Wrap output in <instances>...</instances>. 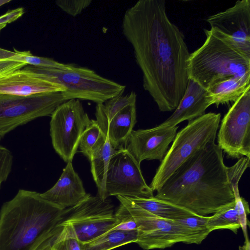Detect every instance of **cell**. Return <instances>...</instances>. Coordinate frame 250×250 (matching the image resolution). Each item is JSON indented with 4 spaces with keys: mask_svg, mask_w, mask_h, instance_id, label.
<instances>
[{
    "mask_svg": "<svg viewBox=\"0 0 250 250\" xmlns=\"http://www.w3.org/2000/svg\"><path fill=\"white\" fill-rule=\"evenodd\" d=\"M122 32L160 111L174 110L186 89L190 56L185 36L168 17L163 0H140L125 13Z\"/></svg>",
    "mask_w": 250,
    "mask_h": 250,
    "instance_id": "obj_1",
    "label": "cell"
},
{
    "mask_svg": "<svg viewBox=\"0 0 250 250\" xmlns=\"http://www.w3.org/2000/svg\"><path fill=\"white\" fill-rule=\"evenodd\" d=\"M223 151L211 142L184 162L155 197L194 213L213 214L234 202Z\"/></svg>",
    "mask_w": 250,
    "mask_h": 250,
    "instance_id": "obj_2",
    "label": "cell"
},
{
    "mask_svg": "<svg viewBox=\"0 0 250 250\" xmlns=\"http://www.w3.org/2000/svg\"><path fill=\"white\" fill-rule=\"evenodd\" d=\"M66 208L20 189L0 210V250H39L58 230Z\"/></svg>",
    "mask_w": 250,
    "mask_h": 250,
    "instance_id": "obj_3",
    "label": "cell"
},
{
    "mask_svg": "<svg viewBox=\"0 0 250 250\" xmlns=\"http://www.w3.org/2000/svg\"><path fill=\"white\" fill-rule=\"evenodd\" d=\"M203 44L190 54L187 70L189 79L208 89L223 80L235 77L250 82V59L210 29H204Z\"/></svg>",
    "mask_w": 250,
    "mask_h": 250,
    "instance_id": "obj_4",
    "label": "cell"
},
{
    "mask_svg": "<svg viewBox=\"0 0 250 250\" xmlns=\"http://www.w3.org/2000/svg\"><path fill=\"white\" fill-rule=\"evenodd\" d=\"M23 68L61 85L64 89L62 92L66 101L77 99L101 104L124 93L125 88V85L103 77L92 69L73 63H66L62 69L30 65Z\"/></svg>",
    "mask_w": 250,
    "mask_h": 250,
    "instance_id": "obj_5",
    "label": "cell"
},
{
    "mask_svg": "<svg viewBox=\"0 0 250 250\" xmlns=\"http://www.w3.org/2000/svg\"><path fill=\"white\" fill-rule=\"evenodd\" d=\"M221 116L220 113H205L188 122L185 127L177 132L149 186L153 191H158L189 157L210 143L215 142Z\"/></svg>",
    "mask_w": 250,
    "mask_h": 250,
    "instance_id": "obj_6",
    "label": "cell"
},
{
    "mask_svg": "<svg viewBox=\"0 0 250 250\" xmlns=\"http://www.w3.org/2000/svg\"><path fill=\"white\" fill-rule=\"evenodd\" d=\"M137 226V243L146 250L163 249L182 242L200 244L203 240L176 220L158 217L138 206L127 197L117 195Z\"/></svg>",
    "mask_w": 250,
    "mask_h": 250,
    "instance_id": "obj_7",
    "label": "cell"
},
{
    "mask_svg": "<svg viewBox=\"0 0 250 250\" xmlns=\"http://www.w3.org/2000/svg\"><path fill=\"white\" fill-rule=\"evenodd\" d=\"M62 224L71 225L79 240L85 243L112 229L119 222L110 200L87 193L75 206L66 208Z\"/></svg>",
    "mask_w": 250,
    "mask_h": 250,
    "instance_id": "obj_8",
    "label": "cell"
},
{
    "mask_svg": "<svg viewBox=\"0 0 250 250\" xmlns=\"http://www.w3.org/2000/svg\"><path fill=\"white\" fill-rule=\"evenodd\" d=\"M65 101L61 91L27 96L0 94V137L37 118L51 115Z\"/></svg>",
    "mask_w": 250,
    "mask_h": 250,
    "instance_id": "obj_9",
    "label": "cell"
},
{
    "mask_svg": "<svg viewBox=\"0 0 250 250\" xmlns=\"http://www.w3.org/2000/svg\"><path fill=\"white\" fill-rule=\"evenodd\" d=\"M90 121L80 100L60 104L51 115L50 133L55 151L66 163L72 162L81 136Z\"/></svg>",
    "mask_w": 250,
    "mask_h": 250,
    "instance_id": "obj_10",
    "label": "cell"
},
{
    "mask_svg": "<svg viewBox=\"0 0 250 250\" xmlns=\"http://www.w3.org/2000/svg\"><path fill=\"white\" fill-rule=\"evenodd\" d=\"M113 195L131 198L154 196L143 176L140 164L125 147L116 149L112 155L106 174L104 199Z\"/></svg>",
    "mask_w": 250,
    "mask_h": 250,
    "instance_id": "obj_11",
    "label": "cell"
},
{
    "mask_svg": "<svg viewBox=\"0 0 250 250\" xmlns=\"http://www.w3.org/2000/svg\"><path fill=\"white\" fill-rule=\"evenodd\" d=\"M217 137L218 146L229 157L250 158V88L225 115Z\"/></svg>",
    "mask_w": 250,
    "mask_h": 250,
    "instance_id": "obj_12",
    "label": "cell"
},
{
    "mask_svg": "<svg viewBox=\"0 0 250 250\" xmlns=\"http://www.w3.org/2000/svg\"><path fill=\"white\" fill-rule=\"evenodd\" d=\"M206 21L215 35L250 59V0H238Z\"/></svg>",
    "mask_w": 250,
    "mask_h": 250,
    "instance_id": "obj_13",
    "label": "cell"
},
{
    "mask_svg": "<svg viewBox=\"0 0 250 250\" xmlns=\"http://www.w3.org/2000/svg\"><path fill=\"white\" fill-rule=\"evenodd\" d=\"M178 128L177 125L161 124L151 128L132 130L125 148L139 164L145 160H158L161 162Z\"/></svg>",
    "mask_w": 250,
    "mask_h": 250,
    "instance_id": "obj_14",
    "label": "cell"
},
{
    "mask_svg": "<svg viewBox=\"0 0 250 250\" xmlns=\"http://www.w3.org/2000/svg\"><path fill=\"white\" fill-rule=\"evenodd\" d=\"M64 90L61 85L23 68L0 77V94L27 96Z\"/></svg>",
    "mask_w": 250,
    "mask_h": 250,
    "instance_id": "obj_15",
    "label": "cell"
},
{
    "mask_svg": "<svg viewBox=\"0 0 250 250\" xmlns=\"http://www.w3.org/2000/svg\"><path fill=\"white\" fill-rule=\"evenodd\" d=\"M211 105L208 90L189 79L184 94L177 107L162 124L175 126L183 121L189 122L204 115L206 109Z\"/></svg>",
    "mask_w": 250,
    "mask_h": 250,
    "instance_id": "obj_16",
    "label": "cell"
},
{
    "mask_svg": "<svg viewBox=\"0 0 250 250\" xmlns=\"http://www.w3.org/2000/svg\"><path fill=\"white\" fill-rule=\"evenodd\" d=\"M87 194L81 179L74 169L72 162L67 163L54 186L41 193L44 199L63 208L75 206Z\"/></svg>",
    "mask_w": 250,
    "mask_h": 250,
    "instance_id": "obj_17",
    "label": "cell"
},
{
    "mask_svg": "<svg viewBox=\"0 0 250 250\" xmlns=\"http://www.w3.org/2000/svg\"><path fill=\"white\" fill-rule=\"evenodd\" d=\"M136 103L125 106L109 120L97 122L111 145L116 149L125 146L136 123Z\"/></svg>",
    "mask_w": 250,
    "mask_h": 250,
    "instance_id": "obj_18",
    "label": "cell"
},
{
    "mask_svg": "<svg viewBox=\"0 0 250 250\" xmlns=\"http://www.w3.org/2000/svg\"><path fill=\"white\" fill-rule=\"evenodd\" d=\"M249 88L250 81L230 77L214 84L207 90L211 105L218 107L221 104L235 102Z\"/></svg>",
    "mask_w": 250,
    "mask_h": 250,
    "instance_id": "obj_19",
    "label": "cell"
},
{
    "mask_svg": "<svg viewBox=\"0 0 250 250\" xmlns=\"http://www.w3.org/2000/svg\"><path fill=\"white\" fill-rule=\"evenodd\" d=\"M127 197L144 209L164 219L176 220L197 216L184 208L155 196L150 198Z\"/></svg>",
    "mask_w": 250,
    "mask_h": 250,
    "instance_id": "obj_20",
    "label": "cell"
},
{
    "mask_svg": "<svg viewBox=\"0 0 250 250\" xmlns=\"http://www.w3.org/2000/svg\"><path fill=\"white\" fill-rule=\"evenodd\" d=\"M116 149L112 147L108 137L93 154L90 160L91 172L98 189L97 195L104 199L105 181L108 164Z\"/></svg>",
    "mask_w": 250,
    "mask_h": 250,
    "instance_id": "obj_21",
    "label": "cell"
},
{
    "mask_svg": "<svg viewBox=\"0 0 250 250\" xmlns=\"http://www.w3.org/2000/svg\"><path fill=\"white\" fill-rule=\"evenodd\" d=\"M137 230L122 231L110 230L98 237L83 243V250H111L137 239Z\"/></svg>",
    "mask_w": 250,
    "mask_h": 250,
    "instance_id": "obj_22",
    "label": "cell"
},
{
    "mask_svg": "<svg viewBox=\"0 0 250 250\" xmlns=\"http://www.w3.org/2000/svg\"><path fill=\"white\" fill-rule=\"evenodd\" d=\"M207 227L210 232L220 229H228L236 233L241 228L234 202L209 216Z\"/></svg>",
    "mask_w": 250,
    "mask_h": 250,
    "instance_id": "obj_23",
    "label": "cell"
},
{
    "mask_svg": "<svg viewBox=\"0 0 250 250\" xmlns=\"http://www.w3.org/2000/svg\"><path fill=\"white\" fill-rule=\"evenodd\" d=\"M106 137L96 121L90 120L80 140L79 147L81 152L90 160L93 154L104 143Z\"/></svg>",
    "mask_w": 250,
    "mask_h": 250,
    "instance_id": "obj_24",
    "label": "cell"
},
{
    "mask_svg": "<svg viewBox=\"0 0 250 250\" xmlns=\"http://www.w3.org/2000/svg\"><path fill=\"white\" fill-rule=\"evenodd\" d=\"M14 50L15 51L13 52L0 48V60H9L37 67L59 69L65 67L66 63L59 62L52 59L34 56L30 51Z\"/></svg>",
    "mask_w": 250,
    "mask_h": 250,
    "instance_id": "obj_25",
    "label": "cell"
},
{
    "mask_svg": "<svg viewBox=\"0 0 250 250\" xmlns=\"http://www.w3.org/2000/svg\"><path fill=\"white\" fill-rule=\"evenodd\" d=\"M61 225L60 230L52 238L50 248L55 250H83V243L79 240L72 226L62 224V222Z\"/></svg>",
    "mask_w": 250,
    "mask_h": 250,
    "instance_id": "obj_26",
    "label": "cell"
},
{
    "mask_svg": "<svg viewBox=\"0 0 250 250\" xmlns=\"http://www.w3.org/2000/svg\"><path fill=\"white\" fill-rule=\"evenodd\" d=\"M229 181L234 196V207L239 216L241 227L245 231L247 230V225L249 224L247 220V215L250 214L249 204L247 201L240 195L238 188L240 180L232 178Z\"/></svg>",
    "mask_w": 250,
    "mask_h": 250,
    "instance_id": "obj_27",
    "label": "cell"
},
{
    "mask_svg": "<svg viewBox=\"0 0 250 250\" xmlns=\"http://www.w3.org/2000/svg\"><path fill=\"white\" fill-rule=\"evenodd\" d=\"M209 216H194L176 221L182 226L190 229L203 241L210 233L207 227V223Z\"/></svg>",
    "mask_w": 250,
    "mask_h": 250,
    "instance_id": "obj_28",
    "label": "cell"
},
{
    "mask_svg": "<svg viewBox=\"0 0 250 250\" xmlns=\"http://www.w3.org/2000/svg\"><path fill=\"white\" fill-rule=\"evenodd\" d=\"M90 0H58L56 4L67 14L75 17L88 7L91 3Z\"/></svg>",
    "mask_w": 250,
    "mask_h": 250,
    "instance_id": "obj_29",
    "label": "cell"
},
{
    "mask_svg": "<svg viewBox=\"0 0 250 250\" xmlns=\"http://www.w3.org/2000/svg\"><path fill=\"white\" fill-rule=\"evenodd\" d=\"M13 156L6 147L0 145V187L6 181L12 170Z\"/></svg>",
    "mask_w": 250,
    "mask_h": 250,
    "instance_id": "obj_30",
    "label": "cell"
},
{
    "mask_svg": "<svg viewBox=\"0 0 250 250\" xmlns=\"http://www.w3.org/2000/svg\"><path fill=\"white\" fill-rule=\"evenodd\" d=\"M26 65L24 63L12 60H0V77L14 71L21 69Z\"/></svg>",
    "mask_w": 250,
    "mask_h": 250,
    "instance_id": "obj_31",
    "label": "cell"
},
{
    "mask_svg": "<svg viewBox=\"0 0 250 250\" xmlns=\"http://www.w3.org/2000/svg\"><path fill=\"white\" fill-rule=\"evenodd\" d=\"M24 13V9L22 7L7 11L0 16V24L11 23L20 18Z\"/></svg>",
    "mask_w": 250,
    "mask_h": 250,
    "instance_id": "obj_32",
    "label": "cell"
},
{
    "mask_svg": "<svg viewBox=\"0 0 250 250\" xmlns=\"http://www.w3.org/2000/svg\"><path fill=\"white\" fill-rule=\"evenodd\" d=\"M10 1L11 0H0V6Z\"/></svg>",
    "mask_w": 250,
    "mask_h": 250,
    "instance_id": "obj_33",
    "label": "cell"
},
{
    "mask_svg": "<svg viewBox=\"0 0 250 250\" xmlns=\"http://www.w3.org/2000/svg\"><path fill=\"white\" fill-rule=\"evenodd\" d=\"M7 24H0V30L3 28L4 27H5V26Z\"/></svg>",
    "mask_w": 250,
    "mask_h": 250,
    "instance_id": "obj_34",
    "label": "cell"
},
{
    "mask_svg": "<svg viewBox=\"0 0 250 250\" xmlns=\"http://www.w3.org/2000/svg\"><path fill=\"white\" fill-rule=\"evenodd\" d=\"M49 250H55L54 249H53L52 248H51Z\"/></svg>",
    "mask_w": 250,
    "mask_h": 250,
    "instance_id": "obj_35",
    "label": "cell"
}]
</instances>
